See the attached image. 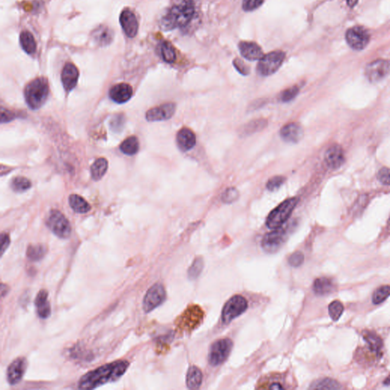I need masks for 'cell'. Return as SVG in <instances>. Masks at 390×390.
Listing matches in <instances>:
<instances>
[{"label":"cell","instance_id":"obj_12","mask_svg":"<svg viewBox=\"0 0 390 390\" xmlns=\"http://www.w3.org/2000/svg\"><path fill=\"white\" fill-rule=\"evenodd\" d=\"M390 73V62L389 60H374L366 67L365 75L370 82H378L385 78Z\"/></svg>","mask_w":390,"mask_h":390},{"label":"cell","instance_id":"obj_16","mask_svg":"<svg viewBox=\"0 0 390 390\" xmlns=\"http://www.w3.org/2000/svg\"><path fill=\"white\" fill-rule=\"evenodd\" d=\"M79 73L78 69L72 63H67L62 70L61 80L67 92L72 91L78 80Z\"/></svg>","mask_w":390,"mask_h":390},{"label":"cell","instance_id":"obj_21","mask_svg":"<svg viewBox=\"0 0 390 390\" xmlns=\"http://www.w3.org/2000/svg\"><path fill=\"white\" fill-rule=\"evenodd\" d=\"M176 143L179 150L187 152L196 144V136L193 130L189 127H183L177 134Z\"/></svg>","mask_w":390,"mask_h":390},{"label":"cell","instance_id":"obj_30","mask_svg":"<svg viewBox=\"0 0 390 390\" xmlns=\"http://www.w3.org/2000/svg\"><path fill=\"white\" fill-rule=\"evenodd\" d=\"M267 120L265 119H258V120H252L249 123H247L241 129L240 133L242 136H249L261 131L267 126Z\"/></svg>","mask_w":390,"mask_h":390},{"label":"cell","instance_id":"obj_3","mask_svg":"<svg viewBox=\"0 0 390 390\" xmlns=\"http://www.w3.org/2000/svg\"><path fill=\"white\" fill-rule=\"evenodd\" d=\"M49 83L44 77H38L31 81L24 90L25 102L32 110H38L44 105L48 98Z\"/></svg>","mask_w":390,"mask_h":390},{"label":"cell","instance_id":"obj_7","mask_svg":"<svg viewBox=\"0 0 390 390\" xmlns=\"http://www.w3.org/2000/svg\"><path fill=\"white\" fill-rule=\"evenodd\" d=\"M290 234V227H279L274 229L264 236L262 241V247L265 252L273 254L280 250L285 243Z\"/></svg>","mask_w":390,"mask_h":390},{"label":"cell","instance_id":"obj_17","mask_svg":"<svg viewBox=\"0 0 390 390\" xmlns=\"http://www.w3.org/2000/svg\"><path fill=\"white\" fill-rule=\"evenodd\" d=\"M280 135L287 143L297 144L304 137V130L300 123L292 122L282 127Z\"/></svg>","mask_w":390,"mask_h":390},{"label":"cell","instance_id":"obj_44","mask_svg":"<svg viewBox=\"0 0 390 390\" xmlns=\"http://www.w3.org/2000/svg\"><path fill=\"white\" fill-rule=\"evenodd\" d=\"M377 178L378 180L384 185H390V168L387 167L381 168L379 171Z\"/></svg>","mask_w":390,"mask_h":390},{"label":"cell","instance_id":"obj_9","mask_svg":"<svg viewBox=\"0 0 390 390\" xmlns=\"http://www.w3.org/2000/svg\"><path fill=\"white\" fill-rule=\"evenodd\" d=\"M233 346L232 341L229 339H219L212 344L208 354L210 364L212 366L222 364L230 355Z\"/></svg>","mask_w":390,"mask_h":390},{"label":"cell","instance_id":"obj_46","mask_svg":"<svg viewBox=\"0 0 390 390\" xmlns=\"http://www.w3.org/2000/svg\"><path fill=\"white\" fill-rule=\"evenodd\" d=\"M16 117V114L12 111L1 108V123H8Z\"/></svg>","mask_w":390,"mask_h":390},{"label":"cell","instance_id":"obj_29","mask_svg":"<svg viewBox=\"0 0 390 390\" xmlns=\"http://www.w3.org/2000/svg\"><path fill=\"white\" fill-rule=\"evenodd\" d=\"M140 149L139 140L135 136L127 137L122 142L120 150L123 154L127 156H134L137 154Z\"/></svg>","mask_w":390,"mask_h":390},{"label":"cell","instance_id":"obj_14","mask_svg":"<svg viewBox=\"0 0 390 390\" xmlns=\"http://www.w3.org/2000/svg\"><path fill=\"white\" fill-rule=\"evenodd\" d=\"M120 24L127 37L133 39L137 35L139 29L138 20L134 11L124 8L120 15Z\"/></svg>","mask_w":390,"mask_h":390},{"label":"cell","instance_id":"obj_52","mask_svg":"<svg viewBox=\"0 0 390 390\" xmlns=\"http://www.w3.org/2000/svg\"><path fill=\"white\" fill-rule=\"evenodd\" d=\"M388 227H389V229H390V220H389V221H388Z\"/></svg>","mask_w":390,"mask_h":390},{"label":"cell","instance_id":"obj_42","mask_svg":"<svg viewBox=\"0 0 390 390\" xmlns=\"http://www.w3.org/2000/svg\"><path fill=\"white\" fill-rule=\"evenodd\" d=\"M265 0H243L242 8L245 12H252L263 5Z\"/></svg>","mask_w":390,"mask_h":390},{"label":"cell","instance_id":"obj_10","mask_svg":"<svg viewBox=\"0 0 390 390\" xmlns=\"http://www.w3.org/2000/svg\"><path fill=\"white\" fill-rule=\"evenodd\" d=\"M166 298V292L161 283H155L147 290L143 300V309L146 313L152 312L153 310L163 304Z\"/></svg>","mask_w":390,"mask_h":390},{"label":"cell","instance_id":"obj_45","mask_svg":"<svg viewBox=\"0 0 390 390\" xmlns=\"http://www.w3.org/2000/svg\"><path fill=\"white\" fill-rule=\"evenodd\" d=\"M234 65L239 74L244 76L249 75V72H250L249 67L245 65V63L242 60H241L240 59L236 58L235 60H234Z\"/></svg>","mask_w":390,"mask_h":390},{"label":"cell","instance_id":"obj_13","mask_svg":"<svg viewBox=\"0 0 390 390\" xmlns=\"http://www.w3.org/2000/svg\"><path fill=\"white\" fill-rule=\"evenodd\" d=\"M176 110V105L174 103H165L153 108L147 111L146 118L148 121H162L172 117Z\"/></svg>","mask_w":390,"mask_h":390},{"label":"cell","instance_id":"obj_28","mask_svg":"<svg viewBox=\"0 0 390 390\" xmlns=\"http://www.w3.org/2000/svg\"><path fill=\"white\" fill-rule=\"evenodd\" d=\"M109 168V162L105 158H99L91 166V175L93 180L99 181L103 178Z\"/></svg>","mask_w":390,"mask_h":390},{"label":"cell","instance_id":"obj_15","mask_svg":"<svg viewBox=\"0 0 390 390\" xmlns=\"http://www.w3.org/2000/svg\"><path fill=\"white\" fill-rule=\"evenodd\" d=\"M27 366V360L24 357H18L14 360L7 369L8 384L12 386L19 384L25 375Z\"/></svg>","mask_w":390,"mask_h":390},{"label":"cell","instance_id":"obj_23","mask_svg":"<svg viewBox=\"0 0 390 390\" xmlns=\"http://www.w3.org/2000/svg\"><path fill=\"white\" fill-rule=\"evenodd\" d=\"M92 38L98 45L105 47L112 43L114 39V32L108 26L100 25L93 31Z\"/></svg>","mask_w":390,"mask_h":390},{"label":"cell","instance_id":"obj_27","mask_svg":"<svg viewBox=\"0 0 390 390\" xmlns=\"http://www.w3.org/2000/svg\"><path fill=\"white\" fill-rule=\"evenodd\" d=\"M20 45L24 51L26 52L28 54H34L37 49V43L34 38L33 35L28 31H23L20 34L19 37Z\"/></svg>","mask_w":390,"mask_h":390},{"label":"cell","instance_id":"obj_53","mask_svg":"<svg viewBox=\"0 0 390 390\" xmlns=\"http://www.w3.org/2000/svg\"><path fill=\"white\" fill-rule=\"evenodd\" d=\"M192 1H193V0H192Z\"/></svg>","mask_w":390,"mask_h":390},{"label":"cell","instance_id":"obj_35","mask_svg":"<svg viewBox=\"0 0 390 390\" xmlns=\"http://www.w3.org/2000/svg\"><path fill=\"white\" fill-rule=\"evenodd\" d=\"M310 389L314 390H339L341 386L339 383L332 379H323V380H318L315 384H312Z\"/></svg>","mask_w":390,"mask_h":390},{"label":"cell","instance_id":"obj_5","mask_svg":"<svg viewBox=\"0 0 390 390\" xmlns=\"http://www.w3.org/2000/svg\"><path fill=\"white\" fill-rule=\"evenodd\" d=\"M46 224L50 231L60 238H69L72 233V227L68 219L57 210H52L49 213Z\"/></svg>","mask_w":390,"mask_h":390},{"label":"cell","instance_id":"obj_31","mask_svg":"<svg viewBox=\"0 0 390 390\" xmlns=\"http://www.w3.org/2000/svg\"><path fill=\"white\" fill-rule=\"evenodd\" d=\"M47 252V247L42 244L30 245L28 247L26 255L32 262H39L43 259Z\"/></svg>","mask_w":390,"mask_h":390},{"label":"cell","instance_id":"obj_51","mask_svg":"<svg viewBox=\"0 0 390 390\" xmlns=\"http://www.w3.org/2000/svg\"><path fill=\"white\" fill-rule=\"evenodd\" d=\"M384 384L387 386H390V376L385 380V382H384Z\"/></svg>","mask_w":390,"mask_h":390},{"label":"cell","instance_id":"obj_8","mask_svg":"<svg viewBox=\"0 0 390 390\" xmlns=\"http://www.w3.org/2000/svg\"><path fill=\"white\" fill-rule=\"evenodd\" d=\"M248 308L246 299L241 295H235L226 303L223 308L222 321L229 324L237 317L242 315Z\"/></svg>","mask_w":390,"mask_h":390},{"label":"cell","instance_id":"obj_38","mask_svg":"<svg viewBox=\"0 0 390 390\" xmlns=\"http://www.w3.org/2000/svg\"><path fill=\"white\" fill-rule=\"evenodd\" d=\"M344 310H345V307L339 300H335L333 302L331 303L329 306V313L332 320H339L343 314Z\"/></svg>","mask_w":390,"mask_h":390},{"label":"cell","instance_id":"obj_49","mask_svg":"<svg viewBox=\"0 0 390 390\" xmlns=\"http://www.w3.org/2000/svg\"><path fill=\"white\" fill-rule=\"evenodd\" d=\"M8 290H9V288H8V286L2 283V285H1V295H2V297H5L8 294Z\"/></svg>","mask_w":390,"mask_h":390},{"label":"cell","instance_id":"obj_11","mask_svg":"<svg viewBox=\"0 0 390 390\" xmlns=\"http://www.w3.org/2000/svg\"><path fill=\"white\" fill-rule=\"evenodd\" d=\"M370 39L368 31L362 26H353L346 32V40L353 50H360L365 48Z\"/></svg>","mask_w":390,"mask_h":390},{"label":"cell","instance_id":"obj_4","mask_svg":"<svg viewBox=\"0 0 390 390\" xmlns=\"http://www.w3.org/2000/svg\"><path fill=\"white\" fill-rule=\"evenodd\" d=\"M298 203L296 197L288 198L273 209L266 220V225L271 230L279 228L287 222Z\"/></svg>","mask_w":390,"mask_h":390},{"label":"cell","instance_id":"obj_40","mask_svg":"<svg viewBox=\"0 0 390 390\" xmlns=\"http://www.w3.org/2000/svg\"><path fill=\"white\" fill-rule=\"evenodd\" d=\"M299 92H300V89L296 85L290 87L282 92L280 95V100L283 102H289L294 100L298 95Z\"/></svg>","mask_w":390,"mask_h":390},{"label":"cell","instance_id":"obj_39","mask_svg":"<svg viewBox=\"0 0 390 390\" xmlns=\"http://www.w3.org/2000/svg\"><path fill=\"white\" fill-rule=\"evenodd\" d=\"M239 197V192L235 188H228L222 195V200L226 203H232L236 201Z\"/></svg>","mask_w":390,"mask_h":390},{"label":"cell","instance_id":"obj_1","mask_svg":"<svg viewBox=\"0 0 390 390\" xmlns=\"http://www.w3.org/2000/svg\"><path fill=\"white\" fill-rule=\"evenodd\" d=\"M128 367V361L122 360L101 366L82 376L78 381V387L81 390H93L115 382L125 374Z\"/></svg>","mask_w":390,"mask_h":390},{"label":"cell","instance_id":"obj_36","mask_svg":"<svg viewBox=\"0 0 390 390\" xmlns=\"http://www.w3.org/2000/svg\"><path fill=\"white\" fill-rule=\"evenodd\" d=\"M390 296V286L384 285L377 288L373 294V303L376 305L382 304Z\"/></svg>","mask_w":390,"mask_h":390},{"label":"cell","instance_id":"obj_48","mask_svg":"<svg viewBox=\"0 0 390 390\" xmlns=\"http://www.w3.org/2000/svg\"><path fill=\"white\" fill-rule=\"evenodd\" d=\"M265 388L269 389V390H284L285 387L279 381H273V382L270 383L269 386L265 387Z\"/></svg>","mask_w":390,"mask_h":390},{"label":"cell","instance_id":"obj_22","mask_svg":"<svg viewBox=\"0 0 390 390\" xmlns=\"http://www.w3.org/2000/svg\"><path fill=\"white\" fill-rule=\"evenodd\" d=\"M47 298L48 292L46 290H40L35 300L38 315L43 319L48 318L51 313V307Z\"/></svg>","mask_w":390,"mask_h":390},{"label":"cell","instance_id":"obj_34","mask_svg":"<svg viewBox=\"0 0 390 390\" xmlns=\"http://www.w3.org/2000/svg\"><path fill=\"white\" fill-rule=\"evenodd\" d=\"M11 187L14 192L22 193V192H26L32 187V182L25 177L17 176L12 179V182H11Z\"/></svg>","mask_w":390,"mask_h":390},{"label":"cell","instance_id":"obj_20","mask_svg":"<svg viewBox=\"0 0 390 390\" xmlns=\"http://www.w3.org/2000/svg\"><path fill=\"white\" fill-rule=\"evenodd\" d=\"M111 99L117 104H123L128 102L133 95V88L129 84H116L112 87L109 92Z\"/></svg>","mask_w":390,"mask_h":390},{"label":"cell","instance_id":"obj_41","mask_svg":"<svg viewBox=\"0 0 390 390\" xmlns=\"http://www.w3.org/2000/svg\"><path fill=\"white\" fill-rule=\"evenodd\" d=\"M285 181V177L281 176V175L272 177V179H269V182H267L266 187H267L268 190L270 192H275L281 187V185L284 183Z\"/></svg>","mask_w":390,"mask_h":390},{"label":"cell","instance_id":"obj_18","mask_svg":"<svg viewBox=\"0 0 390 390\" xmlns=\"http://www.w3.org/2000/svg\"><path fill=\"white\" fill-rule=\"evenodd\" d=\"M345 160V154L340 146L334 144L326 150L325 154V162L329 168L332 169L340 168L343 165Z\"/></svg>","mask_w":390,"mask_h":390},{"label":"cell","instance_id":"obj_26","mask_svg":"<svg viewBox=\"0 0 390 390\" xmlns=\"http://www.w3.org/2000/svg\"><path fill=\"white\" fill-rule=\"evenodd\" d=\"M69 203L70 207L78 214H86L91 210L89 203L83 197L75 194L70 195L69 197Z\"/></svg>","mask_w":390,"mask_h":390},{"label":"cell","instance_id":"obj_25","mask_svg":"<svg viewBox=\"0 0 390 390\" xmlns=\"http://www.w3.org/2000/svg\"><path fill=\"white\" fill-rule=\"evenodd\" d=\"M203 374L201 370L196 367L192 366L188 370L186 384L189 390H198L202 384Z\"/></svg>","mask_w":390,"mask_h":390},{"label":"cell","instance_id":"obj_33","mask_svg":"<svg viewBox=\"0 0 390 390\" xmlns=\"http://www.w3.org/2000/svg\"><path fill=\"white\" fill-rule=\"evenodd\" d=\"M160 54L162 60L168 64H172L176 60V52L172 43L169 42L164 41L161 43Z\"/></svg>","mask_w":390,"mask_h":390},{"label":"cell","instance_id":"obj_37","mask_svg":"<svg viewBox=\"0 0 390 390\" xmlns=\"http://www.w3.org/2000/svg\"><path fill=\"white\" fill-rule=\"evenodd\" d=\"M203 261L201 257H197L189 268L188 274L191 280H196L203 271Z\"/></svg>","mask_w":390,"mask_h":390},{"label":"cell","instance_id":"obj_19","mask_svg":"<svg viewBox=\"0 0 390 390\" xmlns=\"http://www.w3.org/2000/svg\"><path fill=\"white\" fill-rule=\"evenodd\" d=\"M238 49L241 55L250 61L260 60L263 57V50L262 47L252 41H241L238 43Z\"/></svg>","mask_w":390,"mask_h":390},{"label":"cell","instance_id":"obj_43","mask_svg":"<svg viewBox=\"0 0 390 390\" xmlns=\"http://www.w3.org/2000/svg\"><path fill=\"white\" fill-rule=\"evenodd\" d=\"M304 262V255L301 252H296L289 257L288 262L292 267L297 268Z\"/></svg>","mask_w":390,"mask_h":390},{"label":"cell","instance_id":"obj_6","mask_svg":"<svg viewBox=\"0 0 390 390\" xmlns=\"http://www.w3.org/2000/svg\"><path fill=\"white\" fill-rule=\"evenodd\" d=\"M286 54L282 50H275L265 54L257 65V72L262 77L275 74L285 60Z\"/></svg>","mask_w":390,"mask_h":390},{"label":"cell","instance_id":"obj_47","mask_svg":"<svg viewBox=\"0 0 390 390\" xmlns=\"http://www.w3.org/2000/svg\"><path fill=\"white\" fill-rule=\"evenodd\" d=\"M10 245V237L5 233L1 234V256L3 255L8 246Z\"/></svg>","mask_w":390,"mask_h":390},{"label":"cell","instance_id":"obj_50","mask_svg":"<svg viewBox=\"0 0 390 390\" xmlns=\"http://www.w3.org/2000/svg\"><path fill=\"white\" fill-rule=\"evenodd\" d=\"M358 0H346L348 5L350 7H354Z\"/></svg>","mask_w":390,"mask_h":390},{"label":"cell","instance_id":"obj_24","mask_svg":"<svg viewBox=\"0 0 390 390\" xmlns=\"http://www.w3.org/2000/svg\"><path fill=\"white\" fill-rule=\"evenodd\" d=\"M335 289V284L330 278L319 277L315 279L313 283V290L315 294L319 296L328 295Z\"/></svg>","mask_w":390,"mask_h":390},{"label":"cell","instance_id":"obj_32","mask_svg":"<svg viewBox=\"0 0 390 390\" xmlns=\"http://www.w3.org/2000/svg\"><path fill=\"white\" fill-rule=\"evenodd\" d=\"M363 339L373 351L380 352L384 346L381 338L374 332L367 331L363 335Z\"/></svg>","mask_w":390,"mask_h":390},{"label":"cell","instance_id":"obj_2","mask_svg":"<svg viewBox=\"0 0 390 390\" xmlns=\"http://www.w3.org/2000/svg\"><path fill=\"white\" fill-rule=\"evenodd\" d=\"M195 5L192 0H175L162 17L161 26L164 30H172L187 26L195 15Z\"/></svg>","mask_w":390,"mask_h":390}]
</instances>
